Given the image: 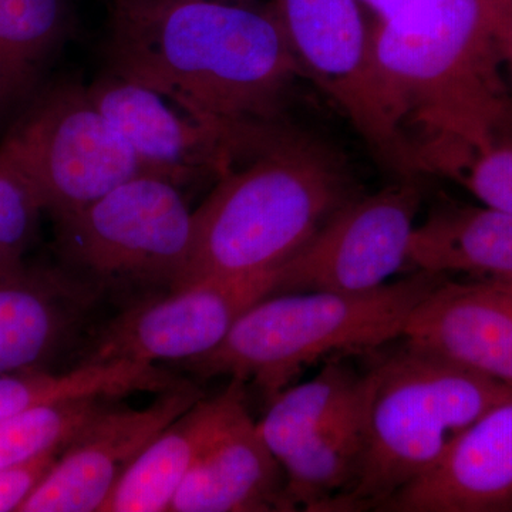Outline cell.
I'll return each instance as SVG.
<instances>
[{"label": "cell", "instance_id": "obj_1", "mask_svg": "<svg viewBox=\"0 0 512 512\" xmlns=\"http://www.w3.org/2000/svg\"><path fill=\"white\" fill-rule=\"evenodd\" d=\"M104 52L107 72L234 130L285 126L286 100L306 79L268 3L113 5Z\"/></svg>", "mask_w": 512, "mask_h": 512}, {"label": "cell", "instance_id": "obj_2", "mask_svg": "<svg viewBox=\"0 0 512 512\" xmlns=\"http://www.w3.org/2000/svg\"><path fill=\"white\" fill-rule=\"evenodd\" d=\"M495 0H409L370 22L373 80L402 173L512 134Z\"/></svg>", "mask_w": 512, "mask_h": 512}, {"label": "cell", "instance_id": "obj_3", "mask_svg": "<svg viewBox=\"0 0 512 512\" xmlns=\"http://www.w3.org/2000/svg\"><path fill=\"white\" fill-rule=\"evenodd\" d=\"M357 192L342 158L288 130L215 183L192 212V245L177 288L271 271Z\"/></svg>", "mask_w": 512, "mask_h": 512}, {"label": "cell", "instance_id": "obj_4", "mask_svg": "<svg viewBox=\"0 0 512 512\" xmlns=\"http://www.w3.org/2000/svg\"><path fill=\"white\" fill-rule=\"evenodd\" d=\"M447 278L413 271L373 291L266 296L242 313L218 348L184 365L205 379L252 383L269 403L306 367L400 339L414 309Z\"/></svg>", "mask_w": 512, "mask_h": 512}, {"label": "cell", "instance_id": "obj_5", "mask_svg": "<svg viewBox=\"0 0 512 512\" xmlns=\"http://www.w3.org/2000/svg\"><path fill=\"white\" fill-rule=\"evenodd\" d=\"M512 386L403 343L366 372L359 474L340 511H380Z\"/></svg>", "mask_w": 512, "mask_h": 512}, {"label": "cell", "instance_id": "obj_6", "mask_svg": "<svg viewBox=\"0 0 512 512\" xmlns=\"http://www.w3.org/2000/svg\"><path fill=\"white\" fill-rule=\"evenodd\" d=\"M183 188L141 175L57 221L64 258L107 284L180 285L192 245Z\"/></svg>", "mask_w": 512, "mask_h": 512}, {"label": "cell", "instance_id": "obj_7", "mask_svg": "<svg viewBox=\"0 0 512 512\" xmlns=\"http://www.w3.org/2000/svg\"><path fill=\"white\" fill-rule=\"evenodd\" d=\"M6 138L15 147L43 210L56 222L119 185L148 175L82 84L50 89Z\"/></svg>", "mask_w": 512, "mask_h": 512}, {"label": "cell", "instance_id": "obj_8", "mask_svg": "<svg viewBox=\"0 0 512 512\" xmlns=\"http://www.w3.org/2000/svg\"><path fill=\"white\" fill-rule=\"evenodd\" d=\"M420 207V187L410 177L356 195L278 266L275 295L367 292L386 285L409 264Z\"/></svg>", "mask_w": 512, "mask_h": 512}, {"label": "cell", "instance_id": "obj_9", "mask_svg": "<svg viewBox=\"0 0 512 512\" xmlns=\"http://www.w3.org/2000/svg\"><path fill=\"white\" fill-rule=\"evenodd\" d=\"M87 93L147 174L180 188L217 183L289 130L282 126L245 131L205 123L143 84L111 72L97 77Z\"/></svg>", "mask_w": 512, "mask_h": 512}, {"label": "cell", "instance_id": "obj_10", "mask_svg": "<svg viewBox=\"0 0 512 512\" xmlns=\"http://www.w3.org/2000/svg\"><path fill=\"white\" fill-rule=\"evenodd\" d=\"M276 276L278 268L204 279L131 306L100 330L79 365L185 363L207 355L227 338L242 313L275 295Z\"/></svg>", "mask_w": 512, "mask_h": 512}, {"label": "cell", "instance_id": "obj_11", "mask_svg": "<svg viewBox=\"0 0 512 512\" xmlns=\"http://www.w3.org/2000/svg\"><path fill=\"white\" fill-rule=\"evenodd\" d=\"M306 79L329 97L367 146L400 170L370 59V20L357 0H268Z\"/></svg>", "mask_w": 512, "mask_h": 512}, {"label": "cell", "instance_id": "obj_12", "mask_svg": "<svg viewBox=\"0 0 512 512\" xmlns=\"http://www.w3.org/2000/svg\"><path fill=\"white\" fill-rule=\"evenodd\" d=\"M202 396L195 384L183 382L143 409L109 404L63 448L20 512L103 511L131 464Z\"/></svg>", "mask_w": 512, "mask_h": 512}, {"label": "cell", "instance_id": "obj_13", "mask_svg": "<svg viewBox=\"0 0 512 512\" xmlns=\"http://www.w3.org/2000/svg\"><path fill=\"white\" fill-rule=\"evenodd\" d=\"M400 339L512 386V289L494 279H444L414 309Z\"/></svg>", "mask_w": 512, "mask_h": 512}, {"label": "cell", "instance_id": "obj_14", "mask_svg": "<svg viewBox=\"0 0 512 512\" xmlns=\"http://www.w3.org/2000/svg\"><path fill=\"white\" fill-rule=\"evenodd\" d=\"M384 512H512V394L464 430Z\"/></svg>", "mask_w": 512, "mask_h": 512}, {"label": "cell", "instance_id": "obj_15", "mask_svg": "<svg viewBox=\"0 0 512 512\" xmlns=\"http://www.w3.org/2000/svg\"><path fill=\"white\" fill-rule=\"evenodd\" d=\"M93 301L89 285L52 269L26 264L0 276V376L49 370Z\"/></svg>", "mask_w": 512, "mask_h": 512}, {"label": "cell", "instance_id": "obj_16", "mask_svg": "<svg viewBox=\"0 0 512 512\" xmlns=\"http://www.w3.org/2000/svg\"><path fill=\"white\" fill-rule=\"evenodd\" d=\"M284 491V470L245 407L201 451L168 511H288Z\"/></svg>", "mask_w": 512, "mask_h": 512}, {"label": "cell", "instance_id": "obj_17", "mask_svg": "<svg viewBox=\"0 0 512 512\" xmlns=\"http://www.w3.org/2000/svg\"><path fill=\"white\" fill-rule=\"evenodd\" d=\"M224 392L202 396L131 464L103 511L164 512L205 446L245 407L247 387L229 379Z\"/></svg>", "mask_w": 512, "mask_h": 512}, {"label": "cell", "instance_id": "obj_18", "mask_svg": "<svg viewBox=\"0 0 512 512\" xmlns=\"http://www.w3.org/2000/svg\"><path fill=\"white\" fill-rule=\"evenodd\" d=\"M414 271L512 281V215L478 205L443 204L417 222Z\"/></svg>", "mask_w": 512, "mask_h": 512}, {"label": "cell", "instance_id": "obj_19", "mask_svg": "<svg viewBox=\"0 0 512 512\" xmlns=\"http://www.w3.org/2000/svg\"><path fill=\"white\" fill-rule=\"evenodd\" d=\"M366 372L359 392L281 463L288 511H340L359 474L365 419Z\"/></svg>", "mask_w": 512, "mask_h": 512}, {"label": "cell", "instance_id": "obj_20", "mask_svg": "<svg viewBox=\"0 0 512 512\" xmlns=\"http://www.w3.org/2000/svg\"><path fill=\"white\" fill-rule=\"evenodd\" d=\"M70 28L67 0H0V116L35 89Z\"/></svg>", "mask_w": 512, "mask_h": 512}, {"label": "cell", "instance_id": "obj_21", "mask_svg": "<svg viewBox=\"0 0 512 512\" xmlns=\"http://www.w3.org/2000/svg\"><path fill=\"white\" fill-rule=\"evenodd\" d=\"M363 377L365 373L332 357L313 379L291 384L269 402L258 430L279 464L348 406Z\"/></svg>", "mask_w": 512, "mask_h": 512}, {"label": "cell", "instance_id": "obj_22", "mask_svg": "<svg viewBox=\"0 0 512 512\" xmlns=\"http://www.w3.org/2000/svg\"><path fill=\"white\" fill-rule=\"evenodd\" d=\"M153 382L151 367L131 360L77 365L76 369L62 373L33 370L0 376V421L53 400L90 396L117 399L146 393Z\"/></svg>", "mask_w": 512, "mask_h": 512}, {"label": "cell", "instance_id": "obj_23", "mask_svg": "<svg viewBox=\"0 0 512 512\" xmlns=\"http://www.w3.org/2000/svg\"><path fill=\"white\" fill-rule=\"evenodd\" d=\"M109 397L90 396L36 404L0 421V471L66 447L103 412Z\"/></svg>", "mask_w": 512, "mask_h": 512}, {"label": "cell", "instance_id": "obj_24", "mask_svg": "<svg viewBox=\"0 0 512 512\" xmlns=\"http://www.w3.org/2000/svg\"><path fill=\"white\" fill-rule=\"evenodd\" d=\"M43 205L12 143L0 144V276L26 265Z\"/></svg>", "mask_w": 512, "mask_h": 512}, {"label": "cell", "instance_id": "obj_25", "mask_svg": "<svg viewBox=\"0 0 512 512\" xmlns=\"http://www.w3.org/2000/svg\"><path fill=\"white\" fill-rule=\"evenodd\" d=\"M426 173L453 181L485 207L512 215V134L441 157Z\"/></svg>", "mask_w": 512, "mask_h": 512}, {"label": "cell", "instance_id": "obj_26", "mask_svg": "<svg viewBox=\"0 0 512 512\" xmlns=\"http://www.w3.org/2000/svg\"><path fill=\"white\" fill-rule=\"evenodd\" d=\"M63 448L47 451L28 463L0 471V512L20 511L37 485L55 466Z\"/></svg>", "mask_w": 512, "mask_h": 512}, {"label": "cell", "instance_id": "obj_27", "mask_svg": "<svg viewBox=\"0 0 512 512\" xmlns=\"http://www.w3.org/2000/svg\"><path fill=\"white\" fill-rule=\"evenodd\" d=\"M494 29L512 86V0H495Z\"/></svg>", "mask_w": 512, "mask_h": 512}, {"label": "cell", "instance_id": "obj_28", "mask_svg": "<svg viewBox=\"0 0 512 512\" xmlns=\"http://www.w3.org/2000/svg\"><path fill=\"white\" fill-rule=\"evenodd\" d=\"M365 10L370 22L389 18L394 12L403 8L409 0H357Z\"/></svg>", "mask_w": 512, "mask_h": 512}, {"label": "cell", "instance_id": "obj_29", "mask_svg": "<svg viewBox=\"0 0 512 512\" xmlns=\"http://www.w3.org/2000/svg\"><path fill=\"white\" fill-rule=\"evenodd\" d=\"M188 2V0H117L113 5L134 6V8H154V6L171 5V3ZM221 2L247 3L255 5L259 0H221Z\"/></svg>", "mask_w": 512, "mask_h": 512}, {"label": "cell", "instance_id": "obj_30", "mask_svg": "<svg viewBox=\"0 0 512 512\" xmlns=\"http://www.w3.org/2000/svg\"><path fill=\"white\" fill-rule=\"evenodd\" d=\"M495 281V279H494ZM501 282V284H504L505 286H508V288L512 289V281H498Z\"/></svg>", "mask_w": 512, "mask_h": 512}, {"label": "cell", "instance_id": "obj_31", "mask_svg": "<svg viewBox=\"0 0 512 512\" xmlns=\"http://www.w3.org/2000/svg\"><path fill=\"white\" fill-rule=\"evenodd\" d=\"M113 2H117V0H113Z\"/></svg>", "mask_w": 512, "mask_h": 512}]
</instances>
